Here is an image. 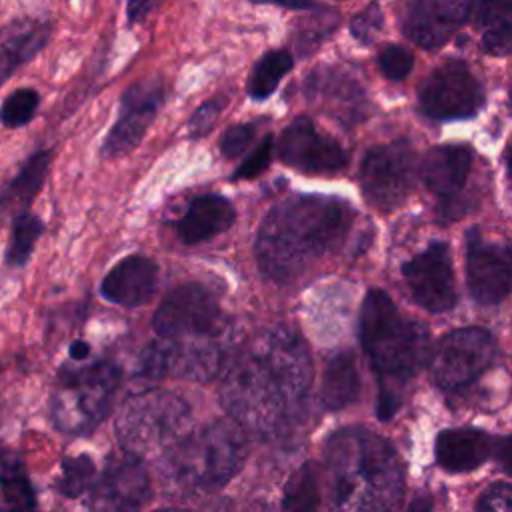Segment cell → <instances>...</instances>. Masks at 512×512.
Returning a JSON list of instances; mask_svg holds the SVG:
<instances>
[{
	"label": "cell",
	"mask_w": 512,
	"mask_h": 512,
	"mask_svg": "<svg viewBox=\"0 0 512 512\" xmlns=\"http://www.w3.org/2000/svg\"><path fill=\"white\" fill-rule=\"evenodd\" d=\"M310 386L306 342L292 328L276 326L232 360L222 382V404L238 426L272 440L300 422Z\"/></svg>",
	"instance_id": "1"
},
{
	"label": "cell",
	"mask_w": 512,
	"mask_h": 512,
	"mask_svg": "<svg viewBox=\"0 0 512 512\" xmlns=\"http://www.w3.org/2000/svg\"><path fill=\"white\" fill-rule=\"evenodd\" d=\"M354 210L336 196L296 194L278 202L256 234V260L264 276L290 282L348 236Z\"/></svg>",
	"instance_id": "2"
},
{
	"label": "cell",
	"mask_w": 512,
	"mask_h": 512,
	"mask_svg": "<svg viewBox=\"0 0 512 512\" xmlns=\"http://www.w3.org/2000/svg\"><path fill=\"white\" fill-rule=\"evenodd\" d=\"M330 512H396L402 462L390 442L366 428H344L326 444Z\"/></svg>",
	"instance_id": "3"
},
{
	"label": "cell",
	"mask_w": 512,
	"mask_h": 512,
	"mask_svg": "<svg viewBox=\"0 0 512 512\" xmlns=\"http://www.w3.org/2000/svg\"><path fill=\"white\" fill-rule=\"evenodd\" d=\"M360 342L382 382L378 416L380 420H390L400 406L396 386L418 372L430 358V336L386 292L374 288L362 304Z\"/></svg>",
	"instance_id": "4"
},
{
	"label": "cell",
	"mask_w": 512,
	"mask_h": 512,
	"mask_svg": "<svg viewBox=\"0 0 512 512\" xmlns=\"http://www.w3.org/2000/svg\"><path fill=\"white\" fill-rule=\"evenodd\" d=\"M246 456L244 434L228 422H212L184 434L166 456V472L186 490H214L224 486Z\"/></svg>",
	"instance_id": "5"
},
{
	"label": "cell",
	"mask_w": 512,
	"mask_h": 512,
	"mask_svg": "<svg viewBox=\"0 0 512 512\" xmlns=\"http://www.w3.org/2000/svg\"><path fill=\"white\" fill-rule=\"evenodd\" d=\"M190 424V406L174 392L148 388L124 398L116 436L126 454L144 460L168 452Z\"/></svg>",
	"instance_id": "6"
},
{
	"label": "cell",
	"mask_w": 512,
	"mask_h": 512,
	"mask_svg": "<svg viewBox=\"0 0 512 512\" xmlns=\"http://www.w3.org/2000/svg\"><path fill=\"white\" fill-rule=\"evenodd\" d=\"M120 370L108 360L62 366L50 396V420L64 434L92 432L112 408Z\"/></svg>",
	"instance_id": "7"
},
{
	"label": "cell",
	"mask_w": 512,
	"mask_h": 512,
	"mask_svg": "<svg viewBox=\"0 0 512 512\" xmlns=\"http://www.w3.org/2000/svg\"><path fill=\"white\" fill-rule=\"evenodd\" d=\"M416 172V154L408 140L374 146L360 164L362 194L372 208L392 212L410 196Z\"/></svg>",
	"instance_id": "8"
},
{
	"label": "cell",
	"mask_w": 512,
	"mask_h": 512,
	"mask_svg": "<svg viewBox=\"0 0 512 512\" xmlns=\"http://www.w3.org/2000/svg\"><path fill=\"white\" fill-rule=\"evenodd\" d=\"M486 104L482 82L464 60L450 58L434 68L418 90V106L424 116L450 122L470 120Z\"/></svg>",
	"instance_id": "9"
},
{
	"label": "cell",
	"mask_w": 512,
	"mask_h": 512,
	"mask_svg": "<svg viewBox=\"0 0 512 512\" xmlns=\"http://www.w3.org/2000/svg\"><path fill=\"white\" fill-rule=\"evenodd\" d=\"M226 356L224 338H154L140 356V370L152 378L206 382Z\"/></svg>",
	"instance_id": "10"
},
{
	"label": "cell",
	"mask_w": 512,
	"mask_h": 512,
	"mask_svg": "<svg viewBox=\"0 0 512 512\" xmlns=\"http://www.w3.org/2000/svg\"><path fill=\"white\" fill-rule=\"evenodd\" d=\"M496 358L494 336L478 326L446 334L430 356V374L438 388L454 392L472 384Z\"/></svg>",
	"instance_id": "11"
},
{
	"label": "cell",
	"mask_w": 512,
	"mask_h": 512,
	"mask_svg": "<svg viewBox=\"0 0 512 512\" xmlns=\"http://www.w3.org/2000/svg\"><path fill=\"white\" fill-rule=\"evenodd\" d=\"M152 328L158 338H224L228 330L218 302L198 284L172 290L158 306Z\"/></svg>",
	"instance_id": "12"
},
{
	"label": "cell",
	"mask_w": 512,
	"mask_h": 512,
	"mask_svg": "<svg viewBox=\"0 0 512 512\" xmlns=\"http://www.w3.org/2000/svg\"><path fill=\"white\" fill-rule=\"evenodd\" d=\"M282 164L304 174H336L348 166V152L330 134L318 130L306 114L296 116L274 144Z\"/></svg>",
	"instance_id": "13"
},
{
	"label": "cell",
	"mask_w": 512,
	"mask_h": 512,
	"mask_svg": "<svg viewBox=\"0 0 512 512\" xmlns=\"http://www.w3.org/2000/svg\"><path fill=\"white\" fill-rule=\"evenodd\" d=\"M164 98V84L158 76L130 84L120 98L118 118L102 142V156L114 160L132 152L160 114Z\"/></svg>",
	"instance_id": "14"
},
{
	"label": "cell",
	"mask_w": 512,
	"mask_h": 512,
	"mask_svg": "<svg viewBox=\"0 0 512 512\" xmlns=\"http://www.w3.org/2000/svg\"><path fill=\"white\" fill-rule=\"evenodd\" d=\"M306 102L340 122L344 128L360 124L368 116V92L348 68L324 64L314 68L304 80Z\"/></svg>",
	"instance_id": "15"
},
{
	"label": "cell",
	"mask_w": 512,
	"mask_h": 512,
	"mask_svg": "<svg viewBox=\"0 0 512 512\" xmlns=\"http://www.w3.org/2000/svg\"><path fill=\"white\" fill-rule=\"evenodd\" d=\"M402 276L414 302L432 312H448L456 304V278L446 242H432L402 266Z\"/></svg>",
	"instance_id": "16"
},
{
	"label": "cell",
	"mask_w": 512,
	"mask_h": 512,
	"mask_svg": "<svg viewBox=\"0 0 512 512\" xmlns=\"http://www.w3.org/2000/svg\"><path fill=\"white\" fill-rule=\"evenodd\" d=\"M90 512H138L150 494V480L142 460L124 452L110 458L90 486Z\"/></svg>",
	"instance_id": "17"
},
{
	"label": "cell",
	"mask_w": 512,
	"mask_h": 512,
	"mask_svg": "<svg viewBox=\"0 0 512 512\" xmlns=\"http://www.w3.org/2000/svg\"><path fill=\"white\" fill-rule=\"evenodd\" d=\"M510 250L488 242L478 228L466 234V280L478 304H500L510 292Z\"/></svg>",
	"instance_id": "18"
},
{
	"label": "cell",
	"mask_w": 512,
	"mask_h": 512,
	"mask_svg": "<svg viewBox=\"0 0 512 512\" xmlns=\"http://www.w3.org/2000/svg\"><path fill=\"white\" fill-rule=\"evenodd\" d=\"M472 0H410L404 16V34L424 50L442 48L470 16Z\"/></svg>",
	"instance_id": "19"
},
{
	"label": "cell",
	"mask_w": 512,
	"mask_h": 512,
	"mask_svg": "<svg viewBox=\"0 0 512 512\" xmlns=\"http://www.w3.org/2000/svg\"><path fill=\"white\" fill-rule=\"evenodd\" d=\"M472 164L474 150L468 144H438L424 154L418 174L424 186L448 208L458 200Z\"/></svg>",
	"instance_id": "20"
},
{
	"label": "cell",
	"mask_w": 512,
	"mask_h": 512,
	"mask_svg": "<svg viewBox=\"0 0 512 512\" xmlns=\"http://www.w3.org/2000/svg\"><path fill=\"white\" fill-rule=\"evenodd\" d=\"M158 268L146 256H128L120 260L100 284V294L120 306H140L156 290Z\"/></svg>",
	"instance_id": "21"
},
{
	"label": "cell",
	"mask_w": 512,
	"mask_h": 512,
	"mask_svg": "<svg viewBox=\"0 0 512 512\" xmlns=\"http://www.w3.org/2000/svg\"><path fill=\"white\" fill-rule=\"evenodd\" d=\"M496 442L492 436L476 428H448L436 438V462L454 474L472 472L494 454Z\"/></svg>",
	"instance_id": "22"
},
{
	"label": "cell",
	"mask_w": 512,
	"mask_h": 512,
	"mask_svg": "<svg viewBox=\"0 0 512 512\" xmlns=\"http://www.w3.org/2000/svg\"><path fill=\"white\" fill-rule=\"evenodd\" d=\"M236 220L232 202L220 194H204L190 202L176 222V234L184 244H200L226 232Z\"/></svg>",
	"instance_id": "23"
},
{
	"label": "cell",
	"mask_w": 512,
	"mask_h": 512,
	"mask_svg": "<svg viewBox=\"0 0 512 512\" xmlns=\"http://www.w3.org/2000/svg\"><path fill=\"white\" fill-rule=\"evenodd\" d=\"M50 24L44 20H14L0 30V86L20 66L30 62L48 42Z\"/></svg>",
	"instance_id": "24"
},
{
	"label": "cell",
	"mask_w": 512,
	"mask_h": 512,
	"mask_svg": "<svg viewBox=\"0 0 512 512\" xmlns=\"http://www.w3.org/2000/svg\"><path fill=\"white\" fill-rule=\"evenodd\" d=\"M52 162V150H36L30 154L20 170L0 188V212L16 216L26 212L38 192L42 190Z\"/></svg>",
	"instance_id": "25"
},
{
	"label": "cell",
	"mask_w": 512,
	"mask_h": 512,
	"mask_svg": "<svg viewBox=\"0 0 512 512\" xmlns=\"http://www.w3.org/2000/svg\"><path fill=\"white\" fill-rule=\"evenodd\" d=\"M468 22L482 32L480 46L490 56H508L512 48V0H472Z\"/></svg>",
	"instance_id": "26"
},
{
	"label": "cell",
	"mask_w": 512,
	"mask_h": 512,
	"mask_svg": "<svg viewBox=\"0 0 512 512\" xmlns=\"http://www.w3.org/2000/svg\"><path fill=\"white\" fill-rule=\"evenodd\" d=\"M0 512H38V494L22 456L0 448Z\"/></svg>",
	"instance_id": "27"
},
{
	"label": "cell",
	"mask_w": 512,
	"mask_h": 512,
	"mask_svg": "<svg viewBox=\"0 0 512 512\" xmlns=\"http://www.w3.org/2000/svg\"><path fill=\"white\" fill-rule=\"evenodd\" d=\"M360 394V374L356 368L354 354L338 352L334 354L322 374L320 400L328 410H342L352 404Z\"/></svg>",
	"instance_id": "28"
},
{
	"label": "cell",
	"mask_w": 512,
	"mask_h": 512,
	"mask_svg": "<svg viewBox=\"0 0 512 512\" xmlns=\"http://www.w3.org/2000/svg\"><path fill=\"white\" fill-rule=\"evenodd\" d=\"M340 26V12L330 6H312L296 22L294 50L300 58L314 54Z\"/></svg>",
	"instance_id": "29"
},
{
	"label": "cell",
	"mask_w": 512,
	"mask_h": 512,
	"mask_svg": "<svg viewBox=\"0 0 512 512\" xmlns=\"http://www.w3.org/2000/svg\"><path fill=\"white\" fill-rule=\"evenodd\" d=\"M292 66H294V58L286 48L268 50L266 54H262L254 62L250 72V78L246 84L248 96L256 102L270 98L272 92L278 88L280 80L292 70Z\"/></svg>",
	"instance_id": "30"
},
{
	"label": "cell",
	"mask_w": 512,
	"mask_h": 512,
	"mask_svg": "<svg viewBox=\"0 0 512 512\" xmlns=\"http://www.w3.org/2000/svg\"><path fill=\"white\" fill-rule=\"evenodd\" d=\"M42 234H44V222L40 220V216L32 214L30 210L12 216L10 238L2 258L4 266L12 270L24 268Z\"/></svg>",
	"instance_id": "31"
},
{
	"label": "cell",
	"mask_w": 512,
	"mask_h": 512,
	"mask_svg": "<svg viewBox=\"0 0 512 512\" xmlns=\"http://www.w3.org/2000/svg\"><path fill=\"white\" fill-rule=\"evenodd\" d=\"M320 488L310 464H302L286 482L284 512H318Z\"/></svg>",
	"instance_id": "32"
},
{
	"label": "cell",
	"mask_w": 512,
	"mask_h": 512,
	"mask_svg": "<svg viewBox=\"0 0 512 512\" xmlns=\"http://www.w3.org/2000/svg\"><path fill=\"white\" fill-rule=\"evenodd\" d=\"M96 474L94 460L88 454L66 456L60 462V476L54 482V490L66 498H78L90 490Z\"/></svg>",
	"instance_id": "33"
},
{
	"label": "cell",
	"mask_w": 512,
	"mask_h": 512,
	"mask_svg": "<svg viewBox=\"0 0 512 512\" xmlns=\"http://www.w3.org/2000/svg\"><path fill=\"white\" fill-rule=\"evenodd\" d=\"M38 104H40V96L36 90L18 88L2 102L0 122L6 128H20L34 118Z\"/></svg>",
	"instance_id": "34"
},
{
	"label": "cell",
	"mask_w": 512,
	"mask_h": 512,
	"mask_svg": "<svg viewBox=\"0 0 512 512\" xmlns=\"http://www.w3.org/2000/svg\"><path fill=\"white\" fill-rule=\"evenodd\" d=\"M378 68L384 78L402 82L414 68V54L400 44H386L378 52Z\"/></svg>",
	"instance_id": "35"
},
{
	"label": "cell",
	"mask_w": 512,
	"mask_h": 512,
	"mask_svg": "<svg viewBox=\"0 0 512 512\" xmlns=\"http://www.w3.org/2000/svg\"><path fill=\"white\" fill-rule=\"evenodd\" d=\"M384 26V12L376 0L356 12L350 20V34L362 46H370Z\"/></svg>",
	"instance_id": "36"
},
{
	"label": "cell",
	"mask_w": 512,
	"mask_h": 512,
	"mask_svg": "<svg viewBox=\"0 0 512 512\" xmlns=\"http://www.w3.org/2000/svg\"><path fill=\"white\" fill-rule=\"evenodd\" d=\"M264 120H250V122H240L232 124L220 138V154L228 160L238 158L256 138V132Z\"/></svg>",
	"instance_id": "37"
},
{
	"label": "cell",
	"mask_w": 512,
	"mask_h": 512,
	"mask_svg": "<svg viewBox=\"0 0 512 512\" xmlns=\"http://www.w3.org/2000/svg\"><path fill=\"white\" fill-rule=\"evenodd\" d=\"M226 102H228V98L222 96V94H218V96H214V98L202 102V104L192 112V116H190V120H188V136H190L192 140L204 138V136L214 128V124L218 122L220 112L224 110Z\"/></svg>",
	"instance_id": "38"
},
{
	"label": "cell",
	"mask_w": 512,
	"mask_h": 512,
	"mask_svg": "<svg viewBox=\"0 0 512 512\" xmlns=\"http://www.w3.org/2000/svg\"><path fill=\"white\" fill-rule=\"evenodd\" d=\"M272 152H274V136L272 134H264V138L256 144V148L234 170L232 180H250V178L260 176L270 166Z\"/></svg>",
	"instance_id": "39"
},
{
	"label": "cell",
	"mask_w": 512,
	"mask_h": 512,
	"mask_svg": "<svg viewBox=\"0 0 512 512\" xmlns=\"http://www.w3.org/2000/svg\"><path fill=\"white\" fill-rule=\"evenodd\" d=\"M476 512H512V494L508 482L492 484L478 498Z\"/></svg>",
	"instance_id": "40"
},
{
	"label": "cell",
	"mask_w": 512,
	"mask_h": 512,
	"mask_svg": "<svg viewBox=\"0 0 512 512\" xmlns=\"http://www.w3.org/2000/svg\"><path fill=\"white\" fill-rule=\"evenodd\" d=\"M162 0H126V22L130 26L140 24L148 18L152 10H156Z\"/></svg>",
	"instance_id": "41"
},
{
	"label": "cell",
	"mask_w": 512,
	"mask_h": 512,
	"mask_svg": "<svg viewBox=\"0 0 512 512\" xmlns=\"http://www.w3.org/2000/svg\"><path fill=\"white\" fill-rule=\"evenodd\" d=\"M250 2L252 4H272V6H280V8H288V10H308L316 4L314 0H250Z\"/></svg>",
	"instance_id": "42"
},
{
	"label": "cell",
	"mask_w": 512,
	"mask_h": 512,
	"mask_svg": "<svg viewBox=\"0 0 512 512\" xmlns=\"http://www.w3.org/2000/svg\"><path fill=\"white\" fill-rule=\"evenodd\" d=\"M68 356L74 362H84L90 356V344L84 340H74L68 348Z\"/></svg>",
	"instance_id": "43"
},
{
	"label": "cell",
	"mask_w": 512,
	"mask_h": 512,
	"mask_svg": "<svg viewBox=\"0 0 512 512\" xmlns=\"http://www.w3.org/2000/svg\"><path fill=\"white\" fill-rule=\"evenodd\" d=\"M430 510H432V498L428 494H418L414 496L406 512H430Z\"/></svg>",
	"instance_id": "44"
},
{
	"label": "cell",
	"mask_w": 512,
	"mask_h": 512,
	"mask_svg": "<svg viewBox=\"0 0 512 512\" xmlns=\"http://www.w3.org/2000/svg\"><path fill=\"white\" fill-rule=\"evenodd\" d=\"M156 512H230V508H228V504H226V502H216V504H210V506H204V508H198V510L166 508V510H156Z\"/></svg>",
	"instance_id": "45"
},
{
	"label": "cell",
	"mask_w": 512,
	"mask_h": 512,
	"mask_svg": "<svg viewBox=\"0 0 512 512\" xmlns=\"http://www.w3.org/2000/svg\"><path fill=\"white\" fill-rule=\"evenodd\" d=\"M256 512H276L274 508H268V506H264V508H258Z\"/></svg>",
	"instance_id": "46"
}]
</instances>
